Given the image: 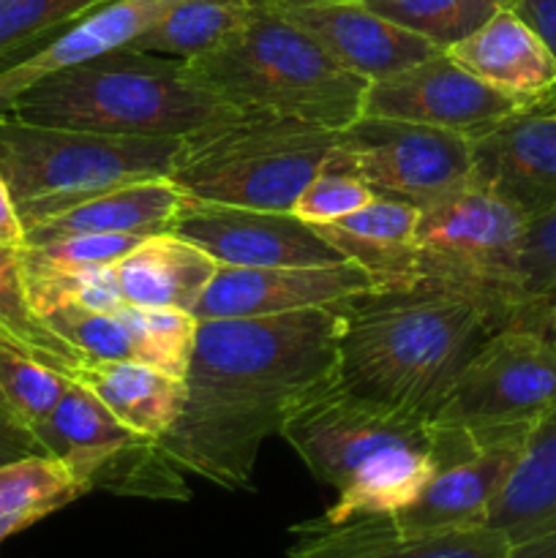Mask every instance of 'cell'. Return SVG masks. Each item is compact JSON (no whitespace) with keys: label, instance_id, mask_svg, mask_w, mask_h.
<instances>
[{"label":"cell","instance_id":"d4e9b609","mask_svg":"<svg viewBox=\"0 0 556 558\" xmlns=\"http://www.w3.org/2000/svg\"><path fill=\"white\" fill-rule=\"evenodd\" d=\"M85 385L120 423L150 439H161L180 420L185 381L136 360H85L74 379Z\"/></svg>","mask_w":556,"mask_h":558},{"label":"cell","instance_id":"d6986e66","mask_svg":"<svg viewBox=\"0 0 556 558\" xmlns=\"http://www.w3.org/2000/svg\"><path fill=\"white\" fill-rule=\"evenodd\" d=\"M174 3L180 0H107L82 14L44 44L0 65V112L55 71L131 47Z\"/></svg>","mask_w":556,"mask_h":558},{"label":"cell","instance_id":"d590c367","mask_svg":"<svg viewBox=\"0 0 556 558\" xmlns=\"http://www.w3.org/2000/svg\"><path fill=\"white\" fill-rule=\"evenodd\" d=\"M145 238L131 234H71L41 245H25L22 259L27 265L58 267V270H85V267H112Z\"/></svg>","mask_w":556,"mask_h":558},{"label":"cell","instance_id":"52a82bcc","mask_svg":"<svg viewBox=\"0 0 556 558\" xmlns=\"http://www.w3.org/2000/svg\"><path fill=\"white\" fill-rule=\"evenodd\" d=\"M178 147V136L93 134L0 112V174L25 229L118 185L169 178Z\"/></svg>","mask_w":556,"mask_h":558},{"label":"cell","instance_id":"8d00e7d4","mask_svg":"<svg viewBox=\"0 0 556 558\" xmlns=\"http://www.w3.org/2000/svg\"><path fill=\"white\" fill-rule=\"evenodd\" d=\"M507 9L516 11L556 58V0H510Z\"/></svg>","mask_w":556,"mask_h":558},{"label":"cell","instance_id":"2e32d148","mask_svg":"<svg viewBox=\"0 0 556 558\" xmlns=\"http://www.w3.org/2000/svg\"><path fill=\"white\" fill-rule=\"evenodd\" d=\"M276 14L309 33L336 63L374 82L442 49L425 38L392 25L358 0H265Z\"/></svg>","mask_w":556,"mask_h":558},{"label":"cell","instance_id":"603a6c76","mask_svg":"<svg viewBox=\"0 0 556 558\" xmlns=\"http://www.w3.org/2000/svg\"><path fill=\"white\" fill-rule=\"evenodd\" d=\"M218 262L172 232L153 234L114 262V281L125 305L194 311L218 272Z\"/></svg>","mask_w":556,"mask_h":558},{"label":"cell","instance_id":"5b68a950","mask_svg":"<svg viewBox=\"0 0 556 558\" xmlns=\"http://www.w3.org/2000/svg\"><path fill=\"white\" fill-rule=\"evenodd\" d=\"M183 63L240 114H278L330 131H343L363 114L368 90V80L336 63L265 0L229 41Z\"/></svg>","mask_w":556,"mask_h":558},{"label":"cell","instance_id":"9a60e30c","mask_svg":"<svg viewBox=\"0 0 556 558\" xmlns=\"http://www.w3.org/2000/svg\"><path fill=\"white\" fill-rule=\"evenodd\" d=\"M469 185L516 207L527 221L556 210V112L518 109L469 140Z\"/></svg>","mask_w":556,"mask_h":558},{"label":"cell","instance_id":"d6a6232c","mask_svg":"<svg viewBox=\"0 0 556 558\" xmlns=\"http://www.w3.org/2000/svg\"><path fill=\"white\" fill-rule=\"evenodd\" d=\"M374 199L376 194L368 189V183L349 169V163L343 161L336 147L325 167L311 178L303 194L298 196L292 213L300 221L316 227V223H333L343 216H352Z\"/></svg>","mask_w":556,"mask_h":558},{"label":"cell","instance_id":"30bf717a","mask_svg":"<svg viewBox=\"0 0 556 558\" xmlns=\"http://www.w3.org/2000/svg\"><path fill=\"white\" fill-rule=\"evenodd\" d=\"M556 409V343L532 327H501L472 354L436 412V425L474 439L529 434Z\"/></svg>","mask_w":556,"mask_h":558},{"label":"cell","instance_id":"1f68e13d","mask_svg":"<svg viewBox=\"0 0 556 558\" xmlns=\"http://www.w3.org/2000/svg\"><path fill=\"white\" fill-rule=\"evenodd\" d=\"M107 0H0V65L38 47Z\"/></svg>","mask_w":556,"mask_h":558},{"label":"cell","instance_id":"e575fe53","mask_svg":"<svg viewBox=\"0 0 556 558\" xmlns=\"http://www.w3.org/2000/svg\"><path fill=\"white\" fill-rule=\"evenodd\" d=\"M518 287L529 305L532 327L543 332L548 305L556 300V210L529 221L518 254Z\"/></svg>","mask_w":556,"mask_h":558},{"label":"cell","instance_id":"6da1fadb","mask_svg":"<svg viewBox=\"0 0 556 558\" xmlns=\"http://www.w3.org/2000/svg\"><path fill=\"white\" fill-rule=\"evenodd\" d=\"M341 305L196 327L180 420L164 456L227 490L254 488L262 447L311 390L336 376Z\"/></svg>","mask_w":556,"mask_h":558},{"label":"cell","instance_id":"74e56055","mask_svg":"<svg viewBox=\"0 0 556 558\" xmlns=\"http://www.w3.org/2000/svg\"><path fill=\"white\" fill-rule=\"evenodd\" d=\"M27 456H47V452L31 428L0 414V466Z\"/></svg>","mask_w":556,"mask_h":558},{"label":"cell","instance_id":"4fadbf2b","mask_svg":"<svg viewBox=\"0 0 556 558\" xmlns=\"http://www.w3.org/2000/svg\"><path fill=\"white\" fill-rule=\"evenodd\" d=\"M518 104L485 85L447 52L368 82L363 114L409 120L478 136L518 112Z\"/></svg>","mask_w":556,"mask_h":558},{"label":"cell","instance_id":"cb8c5ba5","mask_svg":"<svg viewBox=\"0 0 556 558\" xmlns=\"http://www.w3.org/2000/svg\"><path fill=\"white\" fill-rule=\"evenodd\" d=\"M485 526L505 534L512 548L556 532V409L529 430Z\"/></svg>","mask_w":556,"mask_h":558},{"label":"cell","instance_id":"ab89813d","mask_svg":"<svg viewBox=\"0 0 556 558\" xmlns=\"http://www.w3.org/2000/svg\"><path fill=\"white\" fill-rule=\"evenodd\" d=\"M510 558H556V532L512 548Z\"/></svg>","mask_w":556,"mask_h":558},{"label":"cell","instance_id":"ac0fdd59","mask_svg":"<svg viewBox=\"0 0 556 558\" xmlns=\"http://www.w3.org/2000/svg\"><path fill=\"white\" fill-rule=\"evenodd\" d=\"M529 434L478 439L469 456L442 463L418 499L390 515L401 532H447V529L485 526L491 505L521 458Z\"/></svg>","mask_w":556,"mask_h":558},{"label":"cell","instance_id":"8fae6325","mask_svg":"<svg viewBox=\"0 0 556 558\" xmlns=\"http://www.w3.org/2000/svg\"><path fill=\"white\" fill-rule=\"evenodd\" d=\"M338 153L376 196L407 202L418 210L469 189V136L409 120L360 114L338 131Z\"/></svg>","mask_w":556,"mask_h":558},{"label":"cell","instance_id":"8992f818","mask_svg":"<svg viewBox=\"0 0 556 558\" xmlns=\"http://www.w3.org/2000/svg\"><path fill=\"white\" fill-rule=\"evenodd\" d=\"M336 147L338 131L278 114H238L183 136L169 180L196 202L292 213Z\"/></svg>","mask_w":556,"mask_h":558},{"label":"cell","instance_id":"f35d334b","mask_svg":"<svg viewBox=\"0 0 556 558\" xmlns=\"http://www.w3.org/2000/svg\"><path fill=\"white\" fill-rule=\"evenodd\" d=\"M0 245L25 248V227H22V218L16 213V205L11 199V191L5 185L3 174H0Z\"/></svg>","mask_w":556,"mask_h":558},{"label":"cell","instance_id":"836d02e7","mask_svg":"<svg viewBox=\"0 0 556 558\" xmlns=\"http://www.w3.org/2000/svg\"><path fill=\"white\" fill-rule=\"evenodd\" d=\"M44 322L85 360H134V341L120 311L101 314L82 305H60Z\"/></svg>","mask_w":556,"mask_h":558},{"label":"cell","instance_id":"5bb4252c","mask_svg":"<svg viewBox=\"0 0 556 558\" xmlns=\"http://www.w3.org/2000/svg\"><path fill=\"white\" fill-rule=\"evenodd\" d=\"M365 267L343 259L311 267H218L191 314L205 319H254L341 305L376 292Z\"/></svg>","mask_w":556,"mask_h":558},{"label":"cell","instance_id":"3957f363","mask_svg":"<svg viewBox=\"0 0 556 558\" xmlns=\"http://www.w3.org/2000/svg\"><path fill=\"white\" fill-rule=\"evenodd\" d=\"M278 436L319 483L336 488L338 499L322 515L327 523L396 515L439 466V430L431 420L368 401L336 376L294 403Z\"/></svg>","mask_w":556,"mask_h":558},{"label":"cell","instance_id":"60d3db41","mask_svg":"<svg viewBox=\"0 0 556 558\" xmlns=\"http://www.w3.org/2000/svg\"><path fill=\"white\" fill-rule=\"evenodd\" d=\"M543 332L556 343V300L548 305V314H545V322H543Z\"/></svg>","mask_w":556,"mask_h":558},{"label":"cell","instance_id":"7402d4cb","mask_svg":"<svg viewBox=\"0 0 556 558\" xmlns=\"http://www.w3.org/2000/svg\"><path fill=\"white\" fill-rule=\"evenodd\" d=\"M418 221V207L376 196L352 216L314 229L343 259L365 267L379 289H412Z\"/></svg>","mask_w":556,"mask_h":558},{"label":"cell","instance_id":"f1b7e54d","mask_svg":"<svg viewBox=\"0 0 556 558\" xmlns=\"http://www.w3.org/2000/svg\"><path fill=\"white\" fill-rule=\"evenodd\" d=\"M392 25L425 38L445 52L478 31L510 0H358Z\"/></svg>","mask_w":556,"mask_h":558},{"label":"cell","instance_id":"277c9868","mask_svg":"<svg viewBox=\"0 0 556 558\" xmlns=\"http://www.w3.org/2000/svg\"><path fill=\"white\" fill-rule=\"evenodd\" d=\"M3 112L27 123L93 134L178 140L240 114L205 90L183 60L131 47L44 76Z\"/></svg>","mask_w":556,"mask_h":558},{"label":"cell","instance_id":"484cf974","mask_svg":"<svg viewBox=\"0 0 556 558\" xmlns=\"http://www.w3.org/2000/svg\"><path fill=\"white\" fill-rule=\"evenodd\" d=\"M87 494L90 488L55 456L5 463L0 466V545Z\"/></svg>","mask_w":556,"mask_h":558},{"label":"cell","instance_id":"4dcf8cb0","mask_svg":"<svg viewBox=\"0 0 556 558\" xmlns=\"http://www.w3.org/2000/svg\"><path fill=\"white\" fill-rule=\"evenodd\" d=\"M71 379L0 341V414L36 430Z\"/></svg>","mask_w":556,"mask_h":558},{"label":"cell","instance_id":"7a4b0ae2","mask_svg":"<svg viewBox=\"0 0 556 558\" xmlns=\"http://www.w3.org/2000/svg\"><path fill=\"white\" fill-rule=\"evenodd\" d=\"M496 330L483 305L450 289H376L343 303L336 379L434 423L463 365Z\"/></svg>","mask_w":556,"mask_h":558},{"label":"cell","instance_id":"83f0119b","mask_svg":"<svg viewBox=\"0 0 556 558\" xmlns=\"http://www.w3.org/2000/svg\"><path fill=\"white\" fill-rule=\"evenodd\" d=\"M0 341L58 371L65 379H74L76 368L85 363V357L33 308L25 267H22V248H9V245H0Z\"/></svg>","mask_w":556,"mask_h":558},{"label":"cell","instance_id":"4316f807","mask_svg":"<svg viewBox=\"0 0 556 558\" xmlns=\"http://www.w3.org/2000/svg\"><path fill=\"white\" fill-rule=\"evenodd\" d=\"M259 0H180L158 16L131 49L191 60L221 47L254 16Z\"/></svg>","mask_w":556,"mask_h":558},{"label":"cell","instance_id":"7c38bea8","mask_svg":"<svg viewBox=\"0 0 556 558\" xmlns=\"http://www.w3.org/2000/svg\"><path fill=\"white\" fill-rule=\"evenodd\" d=\"M172 234L194 243L221 267H311L343 262L341 251L294 213L189 199L174 218Z\"/></svg>","mask_w":556,"mask_h":558},{"label":"cell","instance_id":"b9f144b4","mask_svg":"<svg viewBox=\"0 0 556 558\" xmlns=\"http://www.w3.org/2000/svg\"><path fill=\"white\" fill-rule=\"evenodd\" d=\"M548 107H551V109H554V112H556V98H554V101H551V104H548Z\"/></svg>","mask_w":556,"mask_h":558},{"label":"cell","instance_id":"e0dca14e","mask_svg":"<svg viewBox=\"0 0 556 558\" xmlns=\"http://www.w3.org/2000/svg\"><path fill=\"white\" fill-rule=\"evenodd\" d=\"M289 558H510L512 545L491 526L447 532H401L390 515H358L343 523L314 518L292 526Z\"/></svg>","mask_w":556,"mask_h":558},{"label":"cell","instance_id":"9c48e42d","mask_svg":"<svg viewBox=\"0 0 556 558\" xmlns=\"http://www.w3.org/2000/svg\"><path fill=\"white\" fill-rule=\"evenodd\" d=\"M36 439L90 490L150 501H191L183 472L156 439L120 423L85 385L69 381Z\"/></svg>","mask_w":556,"mask_h":558},{"label":"cell","instance_id":"ffe728a7","mask_svg":"<svg viewBox=\"0 0 556 558\" xmlns=\"http://www.w3.org/2000/svg\"><path fill=\"white\" fill-rule=\"evenodd\" d=\"M445 52L521 109L548 107L556 98V58L512 9L496 11Z\"/></svg>","mask_w":556,"mask_h":558},{"label":"cell","instance_id":"44dd1931","mask_svg":"<svg viewBox=\"0 0 556 558\" xmlns=\"http://www.w3.org/2000/svg\"><path fill=\"white\" fill-rule=\"evenodd\" d=\"M189 196L169 178L136 180L98 194L60 216L25 229V245H41L71 234H131L153 238L172 232Z\"/></svg>","mask_w":556,"mask_h":558},{"label":"cell","instance_id":"f546056e","mask_svg":"<svg viewBox=\"0 0 556 558\" xmlns=\"http://www.w3.org/2000/svg\"><path fill=\"white\" fill-rule=\"evenodd\" d=\"M120 316L129 325L136 363L150 365L174 379H185L200 327V319L191 311L123 305Z\"/></svg>","mask_w":556,"mask_h":558},{"label":"cell","instance_id":"ba28073f","mask_svg":"<svg viewBox=\"0 0 556 558\" xmlns=\"http://www.w3.org/2000/svg\"><path fill=\"white\" fill-rule=\"evenodd\" d=\"M529 221L507 202L463 189L420 210L414 232V287L472 298L501 327H532L518 287V254ZM534 330V327H532Z\"/></svg>","mask_w":556,"mask_h":558}]
</instances>
